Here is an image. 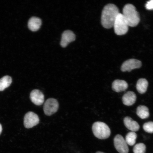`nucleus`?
<instances>
[{
	"label": "nucleus",
	"instance_id": "nucleus-5",
	"mask_svg": "<svg viewBox=\"0 0 153 153\" xmlns=\"http://www.w3.org/2000/svg\"><path fill=\"white\" fill-rule=\"evenodd\" d=\"M59 104L56 99L49 98L45 101L44 104L43 110L47 116H51L56 113L58 110Z\"/></svg>",
	"mask_w": 153,
	"mask_h": 153
},
{
	"label": "nucleus",
	"instance_id": "nucleus-16",
	"mask_svg": "<svg viewBox=\"0 0 153 153\" xmlns=\"http://www.w3.org/2000/svg\"><path fill=\"white\" fill-rule=\"evenodd\" d=\"M137 114L140 118L142 119H146L150 116L148 107L143 105H140L137 107Z\"/></svg>",
	"mask_w": 153,
	"mask_h": 153
},
{
	"label": "nucleus",
	"instance_id": "nucleus-17",
	"mask_svg": "<svg viewBox=\"0 0 153 153\" xmlns=\"http://www.w3.org/2000/svg\"><path fill=\"white\" fill-rule=\"evenodd\" d=\"M12 82V78L9 76H5L0 79V91H2L9 87Z\"/></svg>",
	"mask_w": 153,
	"mask_h": 153
},
{
	"label": "nucleus",
	"instance_id": "nucleus-8",
	"mask_svg": "<svg viewBox=\"0 0 153 153\" xmlns=\"http://www.w3.org/2000/svg\"><path fill=\"white\" fill-rule=\"evenodd\" d=\"M142 65L141 61L135 59H130L124 62L121 67L122 72H131L132 70L139 68Z\"/></svg>",
	"mask_w": 153,
	"mask_h": 153
},
{
	"label": "nucleus",
	"instance_id": "nucleus-20",
	"mask_svg": "<svg viewBox=\"0 0 153 153\" xmlns=\"http://www.w3.org/2000/svg\"><path fill=\"white\" fill-rule=\"evenodd\" d=\"M143 129L147 133H153V122H149L145 123L143 126Z\"/></svg>",
	"mask_w": 153,
	"mask_h": 153
},
{
	"label": "nucleus",
	"instance_id": "nucleus-10",
	"mask_svg": "<svg viewBox=\"0 0 153 153\" xmlns=\"http://www.w3.org/2000/svg\"><path fill=\"white\" fill-rule=\"evenodd\" d=\"M76 39V36L74 32L70 30H67L62 34L60 45L62 47H66L69 43L74 41Z\"/></svg>",
	"mask_w": 153,
	"mask_h": 153
},
{
	"label": "nucleus",
	"instance_id": "nucleus-7",
	"mask_svg": "<svg viewBox=\"0 0 153 153\" xmlns=\"http://www.w3.org/2000/svg\"><path fill=\"white\" fill-rule=\"evenodd\" d=\"M115 148L120 153H128L129 148L125 139L121 135L118 134L116 136L114 139Z\"/></svg>",
	"mask_w": 153,
	"mask_h": 153
},
{
	"label": "nucleus",
	"instance_id": "nucleus-22",
	"mask_svg": "<svg viewBox=\"0 0 153 153\" xmlns=\"http://www.w3.org/2000/svg\"><path fill=\"white\" fill-rule=\"evenodd\" d=\"M2 131V127L1 124L0 123V135H1Z\"/></svg>",
	"mask_w": 153,
	"mask_h": 153
},
{
	"label": "nucleus",
	"instance_id": "nucleus-12",
	"mask_svg": "<svg viewBox=\"0 0 153 153\" xmlns=\"http://www.w3.org/2000/svg\"><path fill=\"white\" fill-rule=\"evenodd\" d=\"M128 84L126 81L117 79L113 82L112 88L116 92H120L126 91L128 88Z\"/></svg>",
	"mask_w": 153,
	"mask_h": 153
},
{
	"label": "nucleus",
	"instance_id": "nucleus-4",
	"mask_svg": "<svg viewBox=\"0 0 153 153\" xmlns=\"http://www.w3.org/2000/svg\"><path fill=\"white\" fill-rule=\"evenodd\" d=\"M113 27L115 33L119 36L124 35L128 30V25L123 14L120 13L115 20Z\"/></svg>",
	"mask_w": 153,
	"mask_h": 153
},
{
	"label": "nucleus",
	"instance_id": "nucleus-6",
	"mask_svg": "<svg viewBox=\"0 0 153 153\" xmlns=\"http://www.w3.org/2000/svg\"><path fill=\"white\" fill-rule=\"evenodd\" d=\"M39 119L37 115L34 112H29L25 115L24 125L27 128H30L39 123Z\"/></svg>",
	"mask_w": 153,
	"mask_h": 153
},
{
	"label": "nucleus",
	"instance_id": "nucleus-3",
	"mask_svg": "<svg viewBox=\"0 0 153 153\" xmlns=\"http://www.w3.org/2000/svg\"><path fill=\"white\" fill-rule=\"evenodd\" d=\"M92 131L95 136L100 139L108 138L111 134V131L108 126L101 122H95L93 124Z\"/></svg>",
	"mask_w": 153,
	"mask_h": 153
},
{
	"label": "nucleus",
	"instance_id": "nucleus-23",
	"mask_svg": "<svg viewBox=\"0 0 153 153\" xmlns=\"http://www.w3.org/2000/svg\"><path fill=\"white\" fill-rule=\"evenodd\" d=\"M96 153H105L102 152H97Z\"/></svg>",
	"mask_w": 153,
	"mask_h": 153
},
{
	"label": "nucleus",
	"instance_id": "nucleus-13",
	"mask_svg": "<svg viewBox=\"0 0 153 153\" xmlns=\"http://www.w3.org/2000/svg\"><path fill=\"white\" fill-rule=\"evenodd\" d=\"M124 123L126 127L131 131L135 132L138 131L140 128L139 124L129 117H127L124 118Z\"/></svg>",
	"mask_w": 153,
	"mask_h": 153
},
{
	"label": "nucleus",
	"instance_id": "nucleus-15",
	"mask_svg": "<svg viewBox=\"0 0 153 153\" xmlns=\"http://www.w3.org/2000/svg\"><path fill=\"white\" fill-rule=\"evenodd\" d=\"M148 82L145 78H140L137 82L136 88L137 91L141 94L145 93L147 91Z\"/></svg>",
	"mask_w": 153,
	"mask_h": 153
},
{
	"label": "nucleus",
	"instance_id": "nucleus-19",
	"mask_svg": "<svg viewBox=\"0 0 153 153\" xmlns=\"http://www.w3.org/2000/svg\"><path fill=\"white\" fill-rule=\"evenodd\" d=\"M146 146L144 143H137L134 146L133 151L134 153H145L146 152Z\"/></svg>",
	"mask_w": 153,
	"mask_h": 153
},
{
	"label": "nucleus",
	"instance_id": "nucleus-9",
	"mask_svg": "<svg viewBox=\"0 0 153 153\" xmlns=\"http://www.w3.org/2000/svg\"><path fill=\"white\" fill-rule=\"evenodd\" d=\"M30 98L32 102L37 106L42 104L45 100V97L43 93L38 89H34L31 92Z\"/></svg>",
	"mask_w": 153,
	"mask_h": 153
},
{
	"label": "nucleus",
	"instance_id": "nucleus-1",
	"mask_svg": "<svg viewBox=\"0 0 153 153\" xmlns=\"http://www.w3.org/2000/svg\"><path fill=\"white\" fill-rule=\"evenodd\" d=\"M120 13L116 5L109 4L105 6L102 11L101 23L105 28L109 29L113 27L114 23Z\"/></svg>",
	"mask_w": 153,
	"mask_h": 153
},
{
	"label": "nucleus",
	"instance_id": "nucleus-14",
	"mask_svg": "<svg viewBox=\"0 0 153 153\" xmlns=\"http://www.w3.org/2000/svg\"><path fill=\"white\" fill-rule=\"evenodd\" d=\"M42 23V20L40 18L36 17H32L28 22V28L32 31H37L41 27Z\"/></svg>",
	"mask_w": 153,
	"mask_h": 153
},
{
	"label": "nucleus",
	"instance_id": "nucleus-11",
	"mask_svg": "<svg viewBox=\"0 0 153 153\" xmlns=\"http://www.w3.org/2000/svg\"><path fill=\"white\" fill-rule=\"evenodd\" d=\"M136 99L137 96L135 94L131 91L126 93L122 98L123 104L128 106H131L134 104Z\"/></svg>",
	"mask_w": 153,
	"mask_h": 153
},
{
	"label": "nucleus",
	"instance_id": "nucleus-2",
	"mask_svg": "<svg viewBox=\"0 0 153 153\" xmlns=\"http://www.w3.org/2000/svg\"><path fill=\"white\" fill-rule=\"evenodd\" d=\"M122 14L129 26L134 27L139 24L140 17L135 7L132 4H128L124 6Z\"/></svg>",
	"mask_w": 153,
	"mask_h": 153
},
{
	"label": "nucleus",
	"instance_id": "nucleus-18",
	"mask_svg": "<svg viewBox=\"0 0 153 153\" xmlns=\"http://www.w3.org/2000/svg\"><path fill=\"white\" fill-rule=\"evenodd\" d=\"M137 135L135 132L131 131L126 135L125 140L127 144L130 146H133L136 143Z\"/></svg>",
	"mask_w": 153,
	"mask_h": 153
},
{
	"label": "nucleus",
	"instance_id": "nucleus-21",
	"mask_svg": "<svg viewBox=\"0 0 153 153\" xmlns=\"http://www.w3.org/2000/svg\"><path fill=\"white\" fill-rule=\"evenodd\" d=\"M145 7L148 10H153V0L147 2Z\"/></svg>",
	"mask_w": 153,
	"mask_h": 153
}]
</instances>
